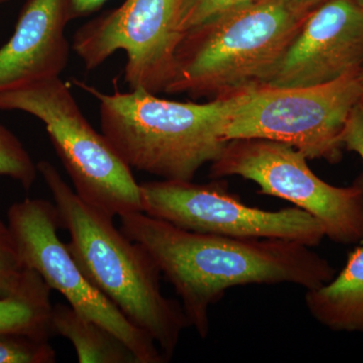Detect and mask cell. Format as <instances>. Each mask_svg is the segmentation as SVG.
<instances>
[{
  "label": "cell",
  "instance_id": "cell-12",
  "mask_svg": "<svg viewBox=\"0 0 363 363\" xmlns=\"http://www.w3.org/2000/svg\"><path fill=\"white\" fill-rule=\"evenodd\" d=\"M68 0H26L11 39L0 48V93L60 77L70 55Z\"/></svg>",
  "mask_w": 363,
  "mask_h": 363
},
{
  "label": "cell",
  "instance_id": "cell-16",
  "mask_svg": "<svg viewBox=\"0 0 363 363\" xmlns=\"http://www.w3.org/2000/svg\"><path fill=\"white\" fill-rule=\"evenodd\" d=\"M37 164L21 140L6 126L0 124V176L18 182L26 191L37 179Z\"/></svg>",
  "mask_w": 363,
  "mask_h": 363
},
{
  "label": "cell",
  "instance_id": "cell-4",
  "mask_svg": "<svg viewBox=\"0 0 363 363\" xmlns=\"http://www.w3.org/2000/svg\"><path fill=\"white\" fill-rule=\"evenodd\" d=\"M305 18L260 0L186 30L164 93L223 99L266 83Z\"/></svg>",
  "mask_w": 363,
  "mask_h": 363
},
{
  "label": "cell",
  "instance_id": "cell-18",
  "mask_svg": "<svg viewBox=\"0 0 363 363\" xmlns=\"http://www.w3.org/2000/svg\"><path fill=\"white\" fill-rule=\"evenodd\" d=\"M30 271L21 259L9 224L0 219V291L20 288Z\"/></svg>",
  "mask_w": 363,
  "mask_h": 363
},
{
  "label": "cell",
  "instance_id": "cell-7",
  "mask_svg": "<svg viewBox=\"0 0 363 363\" xmlns=\"http://www.w3.org/2000/svg\"><path fill=\"white\" fill-rule=\"evenodd\" d=\"M307 157L286 143L236 138L210 167L209 177L240 176L257 184L259 194L274 196L305 210L323 224L329 240L341 245L363 241V188L335 187L313 173Z\"/></svg>",
  "mask_w": 363,
  "mask_h": 363
},
{
  "label": "cell",
  "instance_id": "cell-22",
  "mask_svg": "<svg viewBox=\"0 0 363 363\" xmlns=\"http://www.w3.org/2000/svg\"><path fill=\"white\" fill-rule=\"evenodd\" d=\"M285 1L298 16L305 18L308 13H311L328 0H285Z\"/></svg>",
  "mask_w": 363,
  "mask_h": 363
},
{
  "label": "cell",
  "instance_id": "cell-2",
  "mask_svg": "<svg viewBox=\"0 0 363 363\" xmlns=\"http://www.w3.org/2000/svg\"><path fill=\"white\" fill-rule=\"evenodd\" d=\"M38 173L54 198L74 259L93 286L156 341L167 359L190 327L182 305L162 293L161 271L147 252L116 228L113 218L83 201L48 161Z\"/></svg>",
  "mask_w": 363,
  "mask_h": 363
},
{
  "label": "cell",
  "instance_id": "cell-13",
  "mask_svg": "<svg viewBox=\"0 0 363 363\" xmlns=\"http://www.w3.org/2000/svg\"><path fill=\"white\" fill-rule=\"evenodd\" d=\"M305 304L311 316L332 331L363 332V245L348 253L337 277L307 290Z\"/></svg>",
  "mask_w": 363,
  "mask_h": 363
},
{
  "label": "cell",
  "instance_id": "cell-3",
  "mask_svg": "<svg viewBox=\"0 0 363 363\" xmlns=\"http://www.w3.org/2000/svg\"><path fill=\"white\" fill-rule=\"evenodd\" d=\"M74 83L99 102L102 133L126 164L172 181H193L203 166L220 156L228 142L227 123L243 94L196 104L142 89L106 94Z\"/></svg>",
  "mask_w": 363,
  "mask_h": 363
},
{
  "label": "cell",
  "instance_id": "cell-15",
  "mask_svg": "<svg viewBox=\"0 0 363 363\" xmlns=\"http://www.w3.org/2000/svg\"><path fill=\"white\" fill-rule=\"evenodd\" d=\"M51 291L32 269L20 288L0 291V334L25 333L49 340L54 335Z\"/></svg>",
  "mask_w": 363,
  "mask_h": 363
},
{
  "label": "cell",
  "instance_id": "cell-6",
  "mask_svg": "<svg viewBox=\"0 0 363 363\" xmlns=\"http://www.w3.org/2000/svg\"><path fill=\"white\" fill-rule=\"evenodd\" d=\"M362 70L308 87L260 86L243 93L227 123L225 138H262L291 145L308 160L335 164L342 160V136L363 97Z\"/></svg>",
  "mask_w": 363,
  "mask_h": 363
},
{
  "label": "cell",
  "instance_id": "cell-20",
  "mask_svg": "<svg viewBox=\"0 0 363 363\" xmlns=\"http://www.w3.org/2000/svg\"><path fill=\"white\" fill-rule=\"evenodd\" d=\"M342 142L344 150L355 152L363 161V97L351 112L344 130ZM357 182L363 188V174Z\"/></svg>",
  "mask_w": 363,
  "mask_h": 363
},
{
  "label": "cell",
  "instance_id": "cell-21",
  "mask_svg": "<svg viewBox=\"0 0 363 363\" xmlns=\"http://www.w3.org/2000/svg\"><path fill=\"white\" fill-rule=\"evenodd\" d=\"M108 0H68L70 21L85 18L97 11Z\"/></svg>",
  "mask_w": 363,
  "mask_h": 363
},
{
  "label": "cell",
  "instance_id": "cell-5",
  "mask_svg": "<svg viewBox=\"0 0 363 363\" xmlns=\"http://www.w3.org/2000/svg\"><path fill=\"white\" fill-rule=\"evenodd\" d=\"M1 111H18L44 123L76 194L114 218L143 212L140 185L133 169L104 133H97L61 78L0 93Z\"/></svg>",
  "mask_w": 363,
  "mask_h": 363
},
{
  "label": "cell",
  "instance_id": "cell-10",
  "mask_svg": "<svg viewBox=\"0 0 363 363\" xmlns=\"http://www.w3.org/2000/svg\"><path fill=\"white\" fill-rule=\"evenodd\" d=\"M143 212L185 230L236 238H276L318 247L323 224L298 207L266 211L230 194L225 182L162 180L140 184Z\"/></svg>",
  "mask_w": 363,
  "mask_h": 363
},
{
  "label": "cell",
  "instance_id": "cell-24",
  "mask_svg": "<svg viewBox=\"0 0 363 363\" xmlns=\"http://www.w3.org/2000/svg\"><path fill=\"white\" fill-rule=\"evenodd\" d=\"M7 1H9V0H0V6H1V4H6Z\"/></svg>",
  "mask_w": 363,
  "mask_h": 363
},
{
  "label": "cell",
  "instance_id": "cell-14",
  "mask_svg": "<svg viewBox=\"0 0 363 363\" xmlns=\"http://www.w3.org/2000/svg\"><path fill=\"white\" fill-rule=\"evenodd\" d=\"M54 335L68 339L80 363H138L133 351L117 336L81 315L70 305L52 306Z\"/></svg>",
  "mask_w": 363,
  "mask_h": 363
},
{
  "label": "cell",
  "instance_id": "cell-25",
  "mask_svg": "<svg viewBox=\"0 0 363 363\" xmlns=\"http://www.w3.org/2000/svg\"><path fill=\"white\" fill-rule=\"evenodd\" d=\"M360 79H362L363 83V70L362 71V73H360Z\"/></svg>",
  "mask_w": 363,
  "mask_h": 363
},
{
  "label": "cell",
  "instance_id": "cell-19",
  "mask_svg": "<svg viewBox=\"0 0 363 363\" xmlns=\"http://www.w3.org/2000/svg\"><path fill=\"white\" fill-rule=\"evenodd\" d=\"M260 0H185L181 26L184 32L216 16Z\"/></svg>",
  "mask_w": 363,
  "mask_h": 363
},
{
  "label": "cell",
  "instance_id": "cell-1",
  "mask_svg": "<svg viewBox=\"0 0 363 363\" xmlns=\"http://www.w3.org/2000/svg\"><path fill=\"white\" fill-rule=\"evenodd\" d=\"M119 218L121 231L150 253L175 289L189 325L203 339L210 308L229 289L288 283L312 290L335 277L328 260L296 241L194 233L143 212Z\"/></svg>",
  "mask_w": 363,
  "mask_h": 363
},
{
  "label": "cell",
  "instance_id": "cell-23",
  "mask_svg": "<svg viewBox=\"0 0 363 363\" xmlns=\"http://www.w3.org/2000/svg\"><path fill=\"white\" fill-rule=\"evenodd\" d=\"M355 1H357L358 4H360V6H363V0H355Z\"/></svg>",
  "mask_w": 363,
  "mask_h": 363
},
{
  "label": "cell",
  "instance_id": "cell-17",
  "mask_svg": "<svg viewBox=\"0 0 363 363\" xmlns=\"http://www.w3.org/2000/svg\"><path fill=\"white\" fill-rule=\"evenodd\" d=\"M56 351L48 339L25 333L0 334V363H55Z\"/></svg>",
  "mask_w": 363,
  "mask_h": 363
},
{
  "label": "cell",
  "instance_id": "cell-8",
  "mask_svg": "<svg viewBox=\"0 0 363 363\" xmlns=\"http://www.w3.org/2000/svg\"><path fill=\"white\" fill-rule=\"evenodd\" d=\"M7 224L25 266L37 272L73 309L121 339L138 363L169 362L156 341L131 323L85 276L67 243L60 240L61 220L54 203L39 198L13 203L7 211Z\"/></svg>",
  "mask_w": 363,
  "mask_h": 363
},
{
  "label": "cell",
  "instance_id": "cell-9",
  "mask_svg": "<svg viewBox=\"0 0 363 363\" xmlns=\"http://www.w3.org/2000/svg\"><path fill=\"white\" fill-rule=\"evenodd\" d=\"M184 4L185 0H124L79 28L72 49L87 70L123 51L124 80L130 90L164 92L185 35L181 26Z\"/></svg>",
  "mask_w": 363,
  "mask_h": 363
},
{
  "label": "cell",
  "instance_id": "cell-11",
  "mask_svg": "<svg viewBox=\"0 0 363 363\" xmlns=\"http://www.w3.org/2000/svg\"><path fill=\"white\" fill-rule=\"evenodd\" d=\"M363 69V6L328 0L307 14L262 86L308 87Z\"/></svg>",
  "mask_w": 363,
  "mask_h": 363
}]
</instances>
